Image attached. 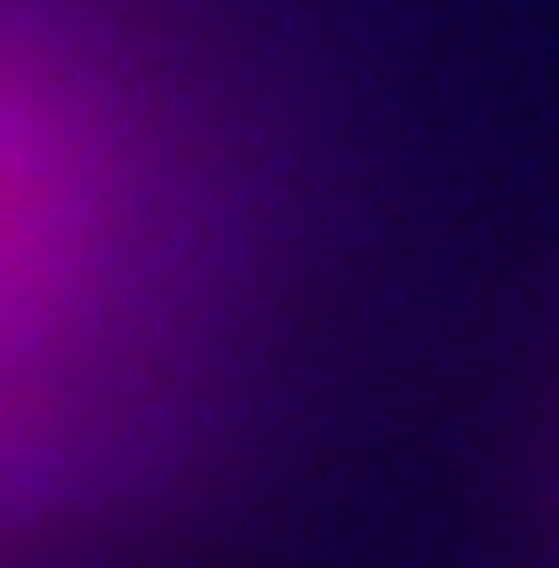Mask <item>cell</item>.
I'll list each match as a JSON object with an SVG mask.
<instances>
[{"instance_id": "cell-1", "label": "cell", "mask_w": 559, "mask_h": 568, "mask_svg": "<svg viewBox=\"0 0 559 568\" xmlns=\"http://www.w3.org/2000/svg\"><path fill=\"white\" fill-rule=\"evenodd\" d=\"M148 148L64 19L0 0V413L74 348L138 257Z\"/></svg>"}]
</instances>
